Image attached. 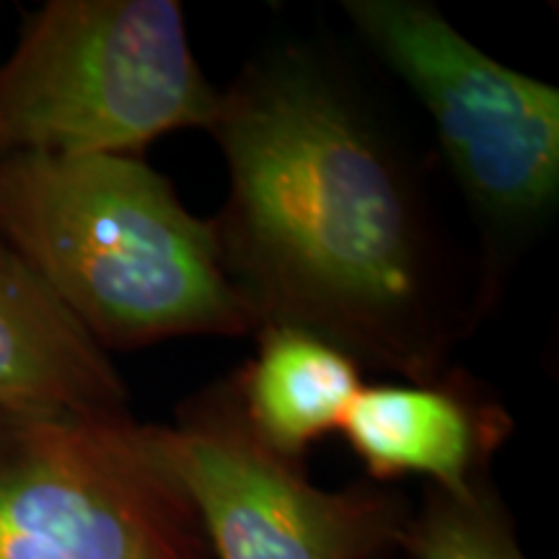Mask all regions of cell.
Returning a JSON list of instances; mask_svg holds the SVG:
<instances>
[{"instance_id":"obj_10","label":"cell","mask_w":559,"mask_h":559,"mask_svg":"<svg viewBox=\"0 0 559 559\" xmlns=\"http://www.w3.org/2000/svg\"><path fill=\"white\" fill-rule=\"evenodd\" d=\"M400 551L409 559H528L513 515L489 477L466 495L425 489L402 531Z\"/></svg>"},{"instance_id":"obj_1","label":"cell","mask_w":559,"mask_h":559,"mask_svg":"<svg viewBox=\"0 0 559 559\" xmlns=\"http://www.w3.org/2000/svg\"><path fill=\"white\" fill-rule=\"evenodd\" d=\"M207 132L228 164L210 221L257 330H309L358 366L443 376L461 321L400 153L337 73L272 52L218 94Z\"/></svg>"},{"instance_id":"obj_2","label":"cell","mask_w":559,"mask_h":559,"mask_svg":"<svg viewBox=\"0 0 559 559\" xmlns=\"http://www.w3.org/2000/svg\"><path fill=\"white\" fill-rule=\"evenodd\" d=\"M0 241L107 353L257 332L210 221L140 156L0 153Z\"/></svg>"},{"instance_id":"obj_9","label":"cell","mask_w":559,"mask_h":559,"mask_svg":"<svg viewBox=\"0 0 559 559\" xmlns=\"http://www.w3.org/2000/svg\"><path fill=\"white\" fill-rule=\"evenodd\" d=\"M249 425L264 443L304 459L321 438L342 428L362 389L358 360L309 330L264 324L257 353L230 376Z\"/></svg>"},{"instance_id":"obj_4","label":"cell","mask_w":559,"mask_h":559,"mask_svg":"<svg viewBox=\"0 0 559 559\" xmlns=\"http://www.w3.org/2000/svg\"><path fill=\"white\" fill-rule=\"evenodd\" d=\"M0 559H213L198 515L124 415L0 412Z\"/></svg>"},{"instance_id":"obj_8","label":"cell","mask_w":559,"mask_h":559,"mask_svg":"<svg viewBox=\"0 0 559 559\" xmlns=\"http://www.w3.org/2000/svg\"><path fill=\"white\" fill-rule=\"evenodd\" d=\"M0 412L32 417L124 415L128 386L9 243L0 241Z\"/></svg>"},{"instance_id":"obj_7","label":"cell","mask_w":559,"mask_h":559,"mask_svg":"<svg viewBox=\"0 0 559 559\" xmlns=\"http://www.w3.org/2000/svg\"><path fill=\"white\" fill-rule=\"evenodd\" d=\"M340 432L370 481L423 477L428 487L466 495L489 477L513 417L469 373L445 370L432 381L362 386Z\"/></svg>"},{"instance_id":"obj_3","label":"cell","mask_w":559,"mask_h":559,"mask_svg":"<svg viewBox=\"0 0 559 559\" xmlns=\"http://www.w3.org/2000/svg\"><path fill=\"white\" fill-rule=\"evenodd\" d=\"M174 0H50L0 66V153L140 156L218 107Z\"/></svg>"},{"instance_id":"obj_5","label":"cell","mask_w":559,"mask_h":559,"mask_svg":"<svg viewBox=\"0 0 559 559\" xmlns=\"http://www.w3.org/2000/svg\"><path fill=\"white\" fill-rule=\"evenodd\" d=\"M151 449L187 495L213 559H389L412 515L379 481L317 487L304 459L277 453L243 415L234 379L202 389Z\"/></svg>"},{"instance_id":"obj_6","label":"cell","mask_w":559,"mask_h":559,"mask_svg":"<svg viewBox=\"0 0 559 559\" xmlns=\"http://www.w3.org/2000/svg\"><path fill=\"white\" fill-rule=\"evenodd\" d=\"M345 11L430 111L453 177L485 218L521 226L555 205V86L489 58L430 3L347 0Z\"/></svg>"}]
</instances>
